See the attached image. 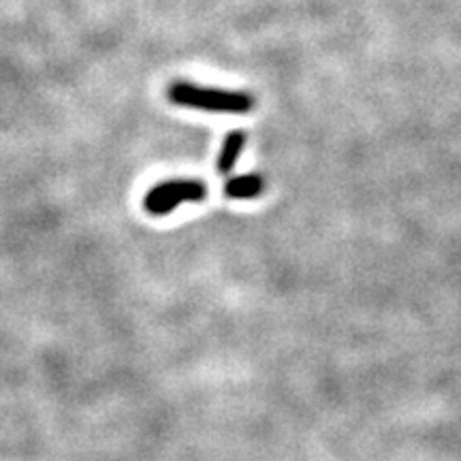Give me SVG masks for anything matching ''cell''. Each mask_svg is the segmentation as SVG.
I'll list each match as a JSON object with an SVG mask.
<instances>
[{
    "label": "cell",
    "instance_id": "3957f363",
    "mask_svg": "<svg viewBox=\"0 0 461 461\" xmlns=\"http://www.w3.org/2000/svg\"><path fill=\"white\" fill-rule=\"evenodd\" d=\"M265 180L257 173H250V176H238L230 177L224 186V193H227L229 199H255L263 193Z\"/></svg>",
    "mask_w": 461,
    "mask_h": 461
},
{
    "label": "cell",
    "instance_id": "277c9868",
    "mask_svg": "<svg viewBox=\"0 0 461 461\" xmlns=\"http://www.w3.org/2000/svg\"><path fill=\"white\" fill-rule=\"evenodd\" d=\"M244 146H246V132L244 131L229 132L227 140H224V143H222L221 154H218V173L233 171L235 163L240 160V154L244 152Z\"/></svg>",
    "mask_w": 461,
    "mask_h": 461
},
{
    "label": "cell",
    "instance_id": "7a4b0ae2",
    "mask_svg": "<svg viewBox=\"0 0 461 461\" xmlns=\"http://www.w3.org/2000/svg\"><path fill=\"white\" fill-rule=\"evenodd\" d=\"M207 197V186L197 180H169L157 184L143 199L148 214H171L180 203H201Z\"/></svg>",
    "mask_w": 461,
    "mask_h": 461
},
{
    "label": "cell",
    "instance_id": "6da1fadb",
    "mask_svg": "<svg viewBox=\"0 0 461 461\" xmlns=\"http://www.w3.org/2000/svg\"><path fill=\"white\" fill-rule=\"evenodd\" d=\"M167 96L176 105L201 109V112L246 113L255 107V99L246 95V92L201 88V86L188 82L171 84L169 90H167Z\"/></svg>",
    "mask_w": 461,
    "mask_h": 461
}]
</instances>
